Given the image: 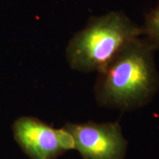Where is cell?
Segmentation results:
<instances>
[{
    "label": "cell",
    "instance_id": "6da1fadb",
    "mask_svg": "<svg viewBox=\"0 0 159 159\" xmlns=\"http://www.w3.org/2000/svg\"><path fill=\"white\" fill-rule=\"evenodd\" d=\"M155 51L143 35L125 46L98 71L94 85L98 104L122 111L146 105L159 88Z\"/></svg>",
    "mask_w": 159,
    "mask_h": 159
},
{
    "label": "cell",
    "instance_id": "7a4b0ae2",
    "mask_svg": "<svg viewBox=\"0 0 159 159\" xmlns=\"http://www.w3.org/2000/svg\"><path fill=\"white\" fill-rule=\"evenodd\" d=\"M142 35V27L122 12L92 17L69 40L66 61L74 70L98 72L125 46Z\"/></svg>",
    "mask_w": 159,
    "mask_h": 159
},
{
    "label": "cell",
    "instance_id": "3957f363",
    "mask_svg": "<svg viewBox=\"0 0 159 159\" xmlns=\"http://www.w3.org/2000/svg\"><path fill=\"white\" fill-rule=\"evenodd\" d=\"M13 131L18 144L30 159H56L75 150L72 137L64 127L54 128L35 117L16 119Z\"/></svg>",
    "mask_w": 159,
    "mask_h": 159
},
{
    "label": "cell",
    "instance_id": "277c9868",
    "mask_svg": "<svg viewBox=\"0 0 159 159\" xmlns=\"http://www.w3.org/2000/svg\"><path fill=\"white\" fill-rule=\"evenodd\" d=\"M75 150L83 159H124L127 142L117 122L68 123Z\"/></svg>",
    "mask_w": 159,
    "mask_h": 159
},
{
    "label": "cell",
    "instance_id": "5b68a950",
    "mask_svg": "<svg viewBox=\"0 0 159 159\" xmlns=\"http://www.w3.org/2000/svg\"><path fill=\"white\" fill-rule=\"evenodd\" d=\"M143 36L156 50H159V2L145 18Z\"/></svg>",
    "mask_w": 159,
    "mask_h": 159
}]
</instances>
